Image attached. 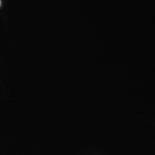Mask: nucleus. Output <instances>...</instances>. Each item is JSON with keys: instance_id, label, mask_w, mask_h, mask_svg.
<instances>
[]
</instances>
